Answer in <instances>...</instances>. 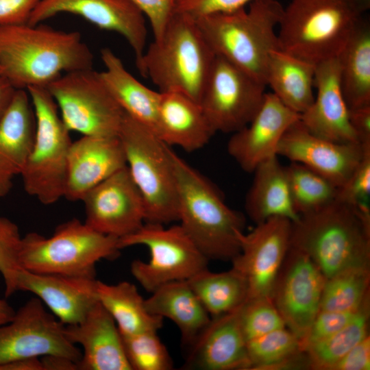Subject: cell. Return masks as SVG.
Masks as SVG:
<instances>
[{
  "label": "cell",
  "mask_w": 370,
  "mask_h": 370,
  "mask_svg": "<svg viewBox=\"0 0 370 370\" xmlns=\"http://www.w3.org/2000/svg\"><path fill=\"white\" fill-rule=\"evenodd\" d=\"M60 13L80 16L101 29L120 34L134 51L136 65L140 62L147 37L145 15L129 0H41L27 23H42Z\"/></svg>",
  "instance_id": "obj_17"
},
{
  "label": "cell",
  "mask_w": 370,
  "mask_h": 370,
  "mask_svg": "<svg viewBox=\"0 0 370 370\" xmlns=\"http://www.w3.org/2000/svg\"><path fill=\"white\" fill-rule=\"evenodd\" d=\"M215 57L195 19L174 12L136 66L160 92H180L199 103Z\"/></svg>",
  "instance_id": "obj_6"
},
{
  "label": "cell",
  "mask_w": 370,
  "mask_h": 370,
  "mask_svg": "<svg viewBox=\"0 0 370 370\" xmlns=\"http://www.w3.org/2000/svg\"><path fill=\"white\" fill-rule=\"evenodd\" d=\"M370 272L368 267L344 270L325 280L319 312L358 310L369 303Z\"/></svg>",
  "instance_id": "obj_35"
},
{
  "label": "cell",
  "mask_w": 370,
  "mask_h": 370,
  "mask_svg": "<svg viewBox=\"0 0 370 370\" xmlns=\"http://www.w3.org/2000/svg\"><path fill=\"white\" fill-rule=\"evenodd\" d=\"M54 355L79 362L82 352L66 336L64 325L32 297L0 327V365L13 360Z\"/></svg>",
  "instance_id": "obj_13"
},
{
  "label": "cell",
  "mask_w": 370,
  "mask_h": 370,
  "mask_svg": "<svg viewBox=\"0 0 370 370\" xmlns=\"http://www.w3.org/2000/svg\"><path fill=\"white\" fill-rule=\"evenodd\" d=\"M283 9L277 0H258L249 3L247 10L194 18L215 56L265 84L269 54L279 48L276 29Z\"/></svg>",
  "instance_id": "obj_4"
},
{
  "label": "cell",
  "mask_w": 370,
  "mask_h": 370,
  "mask_svg": "<svg viewBox=\"0 0 370 370\" xmlns=\"http://www.w3.org/2000/svg\"><path fill=\"white\" fill-rule=\"evenodd\" d=\"M300 114L266 92L258 110L247 125L232 134L227 149L245 171L252 173L263 161L277 155L279 143Z\"/></svg>",
  "instance_id": "obj_19"
},
{
  "label": "cell",
  "mask_w": 370,
  "mask_h": 370,
  "mask_svg": "<svg viewBox=\"0 0 370 370\" xmlns=\"http://www.w3.org/2000/svg\"><path fill=\"white\" fill-rule=\"evenodd\" d=\"M180 225L208 260H232L240 251L244 216L227 205L212 182L170 148Z\"/></svg>",
  "instance_id": "obj_2"
},
{
  "label": "cell",
  "mask_w": 370,
  "mask_h": 370,
  "mask_svg": "<svg viewBox=\"0 0 370 370\" xmlns=\"http://www.w3.org/2000/svg\"><path fill=\"white\" fill-rule=\"evenodd\" d=\"M278 156L261 162L252 172L254 179L247 193L245 208L256 224L272 217H283L292 222L299 215L294 209L286 168Z\"/></svg>",
  "instance_id": "obj_28"
},
{
  "label": "cell",
  "mask_w": 370,
  "mask_h": 370,
  "mask_svg": "<svg viewBox=\"0 0 370 370\" xmlns=\"http://www.w3.org/2000/svg\"><path fill=\"white\" fill-rule=\"evenodd\" d=\"M368 9L361 0H291L278 25L279 48L314 65L336 58Z\"/></svg>",
  "instance_id": "obj_5"
},
{
  "label": "cell",
  "mask_w": 370,
  "mask_h": 370,
  "mask_svg": "<svg viewBox=\"0 0 370 370\" xmlns=\"http://www.w3.org/2000/svg\"><path fill=\"white\" fill-rule=\"evenodd\" d=\"M314 64L280 48L269 54L264 72V83L287 108L301 114L314 98Z\"/></svg>",
  "instance_id": "obj_29"
},
{
  "label": "cell",
  "mask_w": 370,
  "mask_h": 370,
  "mask_svg": "<svg viewBox=\"0 0 370 370\" xmlns=\"http://www.w3.org/2000/svg\"><path fill=\"white\" fill-rule=\"evenodd\" d=\"M369 308V303L358 310L343 312H319L306 335L300 341L301 349L304 351L311 345L339 331Z\"/></svg>",
  "instance_id": "obj_42"
},
{
  "label": "cell",
  "mask_w": 370,
  "mask_h": 370,
  "mask_svg": "<svg viewBox=\"0 0 370 370\" xmlns=\"http://www.w3.org/2000/svg\"><path fill=\"white\" fill-rule=\"evenodd\" d=\"M16 88L0 75V119L10 105Z\"/></svg>",
  "instance_id": "obj_50"
},
{
  "label": "cell",
  "mask_w": 370,
  "mask_h": 370,
  "mask_svg": "<svg viewBox=\"0 0 370 370\" xmlns=\"http://www.w3.org/2000/svg\"><path fill=\"white\" fill-rule=\"evenodd\" d=\"M370 336L349 350L333 367L332 370H369Z\"/></svg>",
  "instance_id": "obj_46"
},
{
  "label": "cell",
  "mask_w": 370,
  "mask_h": 370,
  "mask_svg": "<svg viewBox=\"0 0 370 370\" xmlns=\"http://www.w3.org/2000/svg\"><path fill=\"white\" fill-rule=\"evenodd\" d=\"M40 360L43 370H78L77 362L66 357L49 355Z\"/></svg>",
  "instance_id": "obj_48"
},
{
  "label": "cell",
  "mask_w": 370,
  "mask_h": 370,
  "mask_svg": "<svg viewBox=\"0 0 370 370\" xmlns=\"http://www.w3.org/2000/svg\"><path fill=\"white\" fill-rule=\"evenodd\" d=\"M145 303L151 314L174 322L182 341L190 346L211 319L187 280L173 281L159 286Z\"/></svg>",
  "instance_id": "obj_30"
},
{
  "label": "cell",
  "mask_w": 370,
  "mask_h": 370,
  "mask_svg": "<svg viewBox=\"0 0 370 370\" xmlns=\"http://www.w3.org/2000/svg\"><path fill=\"white\" fill-rule=\"evenodd\" d=\"M126 357L132 370H170L173 367L171 357L157 334L147 331L122 334Z\"/></svg>",
  "instance_id": "obj_38"
},
{
  "label": "cell",
  "mask_w": 370,
  "mask_h": 370,
  "mask_svg": "<svg viewBox=\"0 0 370 370\" xmlns=\"http://www.w3.org/2000/svg\"><path fill=\"white\" fill-rule=\"evenodd\" d=\"M349 119L359 144L370 145V105L349 109Z\"/></svg>",
  "instance_id": "obj_47"
},
{
  "label": "cell",
  "mask_w": 370,
  "mask_h": 370,
  "mask_svg": "<svg viewBox=\"0 0 370 370\" xmlns=\"http://www.w3.org/2000/svg\"><path fill=\"white\" fill-rule=\"evenodd\" d=\"M291 246L308 255L326 279L369 268L370 215L335 200L292 223Z\"/></svg>",
  "instance_id": "obj_3"
},
{
  "label": "cell",
  "mask_w": 370,
  "mask_h": 370,
  "mask_svg": "<svg viewBox=\"0 0 370 370\" xmlns=\"http://www.w3.org/2000/svg\"><path fill=\"white\" fill-rule=\"evenodd\" d=\"M67 130L83 136L116 137L124 112L103 83L99 72H69L47 87Z\"/></svg>",
  "instance_id": "obj_11"
},
{
  "label": "cell",
  "mask_w": 370,
  "mask_h": 370,
  "mask_svg": "<svg viewBox=\"0 0 370 370\" xmlns=\"http://www.w3.org/2000/svg\"><path fill=\"white\" fill-rule=\"evenodd\" d=\"M258 0H177L175 12L197 18L238 10Z\"/></svg>",
  "instance_id": "obj_43"
},
{
  "label": "cell",
  "mask_w": 370,
  "mask_h": 370,
  "mask_svg": "<svg viewBox=\"0 0 370 370\" xmlns=\"http://www.w3.org/2000/svg\"><path fill=\"white\" fill-rule=\"evenodd\" d=\"M369 308L339 331L308 347L304 352L310 369L332 370L351 349L369 335Z\"/></svg>",
  "instance_id": "obj_37"
},
{
  "label": "cell",
  "mask_w": 370,
  "mask_h": 370,
  "mask_svg": "<svg viewBox=\"0 0 370 370\" xmlns=\"http://www.w3.org/2000/svg\"><path fill=\"white\" fill-rule=\"evenodd\" d=\"M240 321L247 342L286 327L272 299L269 297L246 300L240 308Z\"/></svg>",
  "instance_id": "obj_39"
},
{
  "label": "cell",
  "mask_w": 370,
  "mask_h": 370,
  "mask_svg": "<svg viewBox=\"0 0 370 370\" xmlns=\"http://www.w3.org/2000/svg\"><path fill=\"white\" fill-rule=\"evenodd\" d=\"M247 369H310L297 337L286 327L247 342Z\"/></svg>",
  "instance_id": "obj_34"
},
{
  "label": "cell",
  "mask_w": 370,
  "mask_h": 370,
  "mask_svg": "<svg viewBox=\"0 0 370 370\" xmlns=\"http://www.w3.org/2000/svg\"><path fill=\"white\" fill-rule=\"evenodd\" d=\"M36 119L29 95L16 89L0 119V198L7 195L13 179L21 175L34 140Z\"/></svg>",
  "instance_id": "obj_25"
},
{
  "label": "cell",
  "mask_w": 370,
  "mask_h": 370,
  "mask_svg": "<svg viewBox=\"0 0 370 370\" xmlns=\"http://www.w3.org/2000/svg\"><path fill=\"white\" fill-rule=\"evenodd\" d=\"M326 278L308 255L290 245L271 299L285 326L299 342L318 314Z\"/></svg>",
  "instance_id": "obj_15"
},
{
  "label": "cell",
  "mask_w": 370,
  "mask_h": 370,
  "mask_svg": "<svg viewBox=\"0 0 370 370\" xmlns=\"http://www.w3.org/2000/svg\"><path fill=\"white\" fill-rule=\"evenodd\" d=\"M100 54L105 70L99 74L112 96L125 114L158 136L160 92L151 90L137 80L110 49L103 48Z\"/></svg>",
  "instance_id": "obj_27"
},
{
  "label": "cell",
  "mask_w": 370,
  "mask_h": 370,
  "mask_svg": "<svg viewBox=\"0 0 370 370\" xmlns=\"http://www.w3.org/2000/svg\"><path fill=\"white\" fill-rule=\"evenodd\" d=\"M147 16L154 37L159 39L175 12L177 0H129Z\"/></svg>",
  "instance_id": "obj_44"
},
{
  "label": "cell",
  "mask_w": 370,
  "mask_h": 370,
  "mask_svg": "<svg viewBox=\"0 0 370 370\" xmlns=\"http://www.w3.org/2000/svg\"><path fill=\"white\" fill-rule=\"evenodd\" d=\"M96 278L31 272L23 268L16 276V290L32 293L64 325L81 322L98 302Z\"/></svg>",
  "instance_id": "obj_21"
},
{
  "label": "cell",
  "mask_w": 370,
  "mask_h": 370,
  "mask_svg": "<svg viewBox=\"0 0 370 370\" xmlns=\"http://www.w3.org/2000/svg\"><path fill=\"white\" fill-rule=\"evenodd\" d=\"M35 115L36 131L32 148L21 173L25 192L41 204L50 205L64 197L70 132L46 87L27 89Z\"/></svg>",
  "instance_id": "obj_9"
},
{
  "label": "cell",
  "mask_w": 370,
  "mask_h": 370,
  "mask_svg": "<svg viewBox=\"0 0 370 370\" xmlns=\"http://www.w3.org/2000/svg\"><path fill=\"white\" fill-rule=\"evenodd\" d=\"M120 249L134 245L147 247V262L134 260V278L148 292L173 281L188 280L208 268L209 260L200 251L180 224L144 223L135 232L118 240Z\"/></svg>",
  "instance_id": "obj_10"
},
{
  "label": "cell",
  "mask_w": 370,
  "mask_h": 370,
  "mask_svg": "<svg viewBox=\"0 0 370 370\" xmlns=\"http://www.w3.org/2000/svg\"><path fill=\"white\" fill-rule=\"evenodd\" d=\"M240 306L226 314L211 317L193 343L184 369L200 370H247V341L241 321Z\"/></svg>",
  "instance_id": "obj_23"
},
{
  "label": "cell",
  "mask_w": 370,
  "mask_h": 370,
  "mask_svg": "<svg viewBox=\"0 0 370 370\" xmlns=\"http://www.w3.org/2000/svg\"><path fill=\"white\" fill-rule=\"evenodd\" d=\"M81 201L84 223L118 239L135 232L145 222L144 201L127 166L90 190Z\"/></svg>",
  "instance_id": "obj_16"
},
{
  "label": "cell",
  "mask_w": 370,
  "mask_h": 370,
  "mask_svg": "<svg viewBox=\"0 0 370 370\" xmlns=\"http://www.w3.org/2000/svg\"><path fill=\"white\" fill-rule=\"evenodd\" d=\"M92 65V53L78 32L42 23L0 25V75L16 89L47 87L64 73Z\"/></svg>",
  "instance_id": "obj_1"
},
{
  "label": "cell",
  "mask_w": 370,
  "mask_h": 370,
  "mask_svg": "<svg viewBox=\"0 0 370 370\" xmlns=\"http://www.w3.org/2000/svg\"><path fill=\"white\" fill-rule=\"evenodd\" d=\"M190 288L211 317L230 312L247 298V284L236 269L214 273L208 268L187 280Z\"/></svg>",
  "instance_id": "obj_33"
},
{
  "label": "cell",
  "mask_w": 370,
  "mask_h": 370,
  "mask_svg": "<svg viewBox=\"0 0 370 370\" xmlns=\"http://www.w3.org/2000/svg\"><path fill=\"white\" fill-rule=\"evenodd\" d=\"M0 370H43V367L40 358H27L1 365Z\"/></svg>",
  "instance_id": "obj_49"
},
{
  "label": "cell",
  "mask_w": 370,
  "mask_h": 370,
  "mask_svg": "<svg viewBox=\"0 0 370 370\" xmlns=\"http://www.w3.org/2000/svg\"><path fill=\"white\" fill-rule=\"evenodd\" d=\"M158 136L169 146L193 152L204 147L215 134L199 103L177 92H160Z\"/></svg>",
  "instance_id": "obj_26"
},
{
  "label": "cell",
  "mask_w": 370,
  "mask_h": 370,
  "mask_svg": "<svg viewBox=\"0 0 370 370\" xmlns=\"http://www.w3.org/2000/svg\"><path fill=\"white\" fill-rule=\"evenodd\" d=\"M370 145L333 142L310 132L300 119L285 132L277 155L300 163L339 188L350 177Z\"/></svg>",
  "instance_id": "obj_18"
},
{
  "label": "cell",
  "mask_w": 370,
  "mask_h": 370,
  "mask_svg": "<svg viewBox=\"0 0 370 370\" xmlns=\"http://www.w3.org/2000/svg\"><path fill=\"white\" fill-rule=\"evenodd\" d=\"M96 292L99 303L113 318L121 334L158 332L162 328L163 318L147 310L134 284L123 281L108 284L97 280Z\"/></svg>",
  "instance_id": "obj_32"
},
{
  "label": "cell",
  "mask_w": 370,
  "mask_h": 370,
  "mask_svg": "<svg viewBox=\"0 0 370 370\" xmlns=\"http://www.w3.org/2000/svg\"><path fill=\"white\" fill-rule=\"evenodd\" d=\"M41 0H0V25L27 23Z\"/></svg>",
  "instance_id": "obj_45"
},
{
  "label": "cell",
  "mask_w": 370,
  "mask_h": 370,
  "mask_svg": "<svg viewBox=\"0 0 370 370\" xmlns=\"http://www.w3.org/2000/svg\"><path fill=\"white\" fill-rule=\"evenodd\" d=\"M118 137L126 166L145 204V222L178 221L175 174L170 148L148 127L124 113Z\"/></svg>",
  "instance_id": "obj_8"
},
{
  "label": "cell",
  "mask_w": 370,
  "mask_h": 370,
  "mask_svg": "<svg viewBox=\"0 0 370 370\" xmlns=\"http://www.w3.org/2000/svg\"><path fill=\"white\" fill-rule=\"evenodd\" d=\"M21 238L17 225L0 216V273L5 282L6 297L17 291L16 276L20 269L18 254Z\"/></svg>",
  "instance_id": "obj_40"
},
{
  "label": "cell",
  "mask_w": 370,
  "mask_h": 370,
  "mask_svg": "<svg viewBox=\"0 0 370 370\" xmlns=\"http://www.w3.org/2000/svg\"><path fill=\"white\" fill-rule=\"evenodd\" d=\"M64 333L72 343L82 347L78 370H132L121 334L99 301L81 322L64 325Z\"/></svg>",
  "instance_id": "obj_24"
},
{
  "label": "cell",
  "mask_w": 370,
  "mask_h": 370,
  "mask_svg": "<svg viewBox=\"0 0 370 370\" xmlns=\"http://www.w3.org/2000/svg\"><path fill=\"white\" fill-rule=\"evenodd\" d=\"M265 88L263 83L216 56L199 103L215 133L233 134L256 114Z\"/></svg>",
  "instance_id": "obj_12"
},
{
  "label": "cell",
  "mask_w": 370,
  "mask_h": 370,
  "mask_svg": "<svg viewBox=\"0 0 370 370\" xmlns=\"http://www.w3.org/2000/svg\"><path fill=\"white\" fill-rule=\"evenodd\" d=\"M285 168L292 203L299 215L319 210L336 199L338 188L321 175L295 162Z\"/></svg>",
  "instance_id": "obj_36"
},
{
  "label": "cell",
  "mask_w": 370,
  "mask_h": 370,
  "mask_svg": "<svg viewBox=\"0 0 370 370\" xmlns=\"http://www.w3.org/2000/svg\"><path fill=\"white\" fill-rule=\"evenodd\" d=\"M292 221L272 217L239 236L240 251L231 261L247 284V299L269 297L291 245Z\"/></svg>",
  "instance_id": "obj_14"
},
{
  "label": "cell",
  "mask_w": 370,
  "mask_h": 370,
  "mask_svg": "<svg viewBox=\"0 0 370 370\" xmlns=\"http://www.w3.org/2000/svg\"><path fill=\"white\" fill-rule=\"evenodd\" d=\"M125 166L118 136H83L72 142L69 149L64 197L81 201L90 190Z\"/></svg>",
  "instance_id": "obj_22"
},
{
  "label": "cell",
  "mask_w": 370,
  "mask_h": 370,
  "mask_svg": "<svg viewBox=\"0 0 370 370\" xmlns=\"http://www.w3.org/2000/svg\"><path fill=\"white\" fill-rule=\"evenodd\" d=\"M118 238L72 219L59 225L51 237L31 232L22 236L19 267L31 272L95 278V265L118 257Z\"/></svg>",
  "instance_id": "obj_7"
},
{
  "label": "cell",
  "mask_w": 370,
  "mask_h": 370,
  "mask_svg": "<svg viewBox=\"0 0 370 370\" xmlns=\"http://www.w3.org/2000/svg\"><path fill=\"white\" fill-rule=\"evenodd\" d=\"M316 95L300 115L302 124L312 134L339 143H357L349 119V108L341 84L338 57L315 66Z\"/></svg>",
  "instance_id": "obj_20"
},
{
  "label": "cell",
  "mask_w": 370,
  "mask_h": 370,
  "mask_svg": "<svg viewBox=\"0 0 370 370\" xmlns=\"http://www.w3.org/2000/svg\"><path fill=\"white\" fill-rule=\"evenodd\" d=\"M349 109L370 105V26L362 18L338 56Z\"/></svg>",
  "instance_id": "obj_31"
},
{
  "label": "cell",
  "mask_w": 370,
  "mask_h": 370,
  "mask_svg": "<svg viewBox=\"0 0 370 370\" xmlns=\"http://www.w3.org/2000/svg\"><path fill=\"white\" fill-rule=\"evenodd\" d=\"M370 148L343 185L338 188L337 201L370 215Z\"/></svg>",
  "instance_id": "obj_41"
},
{
  "label": "cell",
  "mask_w": 370,
  "mask_h": 370,
  "mask_svg": "<svg viewBox=\"0 0 370 370\" xmlns=\"http://www.w3.org/2000/svg\"><path fill=\"white\" fill-rule=\"evenodd\" d=\"M15 312L5 299H0V327L9 323L14 317Z\"/></svg>",
  "instance_id": "obj_51"
}]
</instances>
